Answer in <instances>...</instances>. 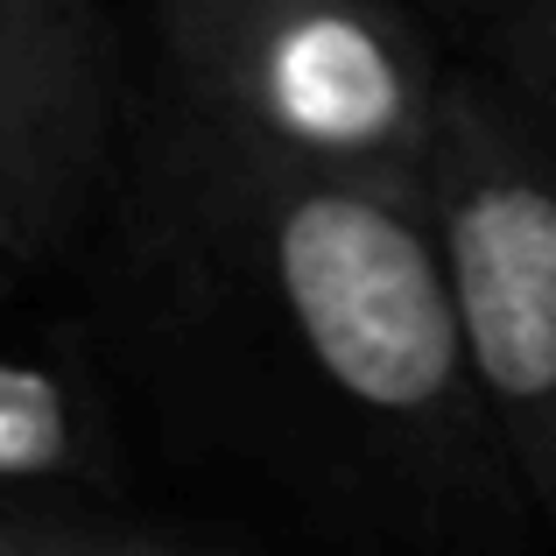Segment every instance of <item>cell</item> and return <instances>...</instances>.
I'll list each match as a JSON object with an SVG mask.
<instances>
[{
    "mask_svg": "<svg viewBox=\"0 0 556 556\" xmlns=\"http://www.w3.org/2000/svg\"><path fill=\"white\" fill-rule=\"evenodd\" d=\"M141 71L218 135L422 190L458 50L422 0H141Z\"/></svg>",
    "mask_w": 556,
    "mask_h": 556,
    "instance_id": "obj_2",
    "label": "cell"
},
{
    "mask_svg": "<svg viewBox=\"0 0 556 556\" xmlns=\"http://www.w3.org/2000/svg\"><path fill=\"white\" fill-rule=\"evenodd\" d=\"M247 529L141 501L135 486H22L0 479V556H198L240 549Z\"/></svg>",
    "mask_w": 556,
    "mask_h": 556,
    "instance_id": "obj_6",
    "label": "cell"
},
{
    "mask_svg": "<svg viewBox=\"0 0 556 556\" xmlns=\"http://www.w3.org/2000/svg\"><path fill=\"white\" fill-rule=\"evenodd\" d=\"M28 282H36V275L22 268V254H14V240H8V232H0V311H8V303L22 296Z\"/></svg>",
    "mask_w": 556,
    "mask_h": 556,
    "instance_id": "obj_8",
    "label": "cell"
},
{
    "mask_svg": "<svg viewBox=\"0 0 556 556\" xmlns=\"http://www.w3.org/2000/svg\"><path fill=\"white\" fill-rule=\"evenodd\" d=\"M78 282L135 451L339 549L543 543L465 359L430 198L218 135L141 71Z\"/></svg>",
    "mask_w": 556,
    "mask_h": 556,
    "instance_id": "obj_1",
    "label": "cell"
},
{
    "mask_svg": "<svg viewBox=\"0 0 556 556\" xmlns=\"http://www.w3.org/2000/svg\"><path fill=\"white\" fill-rule=\"evenodd\" d=\"M0 479L22 486H135V430L92 345L0 325Z\"/></svg>",
    "mask_w": 556,
    "mask_h": 556,
    "instance_id": "obj_5",
    "label": "cell"
},
{
    "mask_svg": "<svg viewBox=\"0 0 556 556\" xmlns=\"http://www.w3.org/2000/svg\"><path fill=\"white\" fill-rule=\"evenodd\" d=\"M451 50L556 113V0H422Z\"/></svg>",
    "mask_w": 556,
    "mask_h": 556,
    "instance_id": "obj_7",
    "label": "cell"
},
{
    "mask_svg": "<svg viewBox=\"0 0 556 556\" xmlns=\"http://www.w3.org/2000/svg\"><path fill=\"white\" fill-rule=\"evenodd\" d=\"M135 113L141 42L106 0H0V232L36 282L85 254Z\"/></svg>",
    "mask_w": 556,
    "mask_h": 556,
    "instance_id": "obj_4",
    "label": "cell"
},
{
    "mask_svg": "<svg viewBox=\"0 0 556 556\" xmlns=\"http://www.w3.org/2000/svg\"><path fill=\"white\" fill-rule=\"evenodd\" d=\"M422 198L472 380L556 543V113L458 56Z\"/></svg>",
    "mask_w": 556,
    "mask_h": 556,
    "instance_id": "obj_3",
    "label": "cell"
}]
</instances>
